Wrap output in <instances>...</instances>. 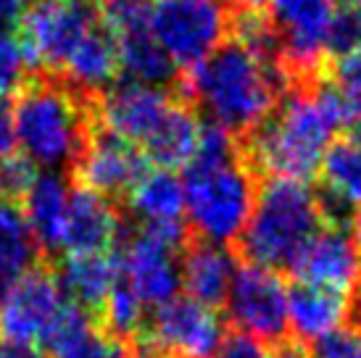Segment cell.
<instances>
[{"instance_id":"obj_18","label":"cell","mask_w":361,"mask_h":358,"mask_svg":"<svg viewBox=\"0 0 361 358\" xmlns=\"http://www.w3.org/2000/svg\"><path fill=\"white\" fill-rule=\"evenodd\" d=\"M353 303L348 295L298 282L288 295V329L298 342H319L348 324Z\"/></svg>"},{"instance_id":"obj_16","label":"cell","mask_w":361,"mask_h":358,"mask_svg":"<svg viewBox=\"0 0 361 358\" xmlns=\"http://www.w3.org/2000/svg\"><path fill=\"white\" fill-rule=\"evenodd\" d=\"M119 214L109 198L85 187L69 192V209L63 224L61 248L69 256L80 253H111V245L119 237Z\"/></svg>"},{"instance_id":"obj_10","label":"cell","mask_w":361,"mask_h":358,"mask_svg":"<svg viewBox=\"0 0 361 358\" xmlns=\"http://www.w3.org/2000/svg\"><path fill=\"white\" fill-rule=\"evenodd\" d=\"M288 295L290 288L280 271L245 264L235 271L224 306L238 332H245L267 345L280 342L288 335Z\"/></svg>"},{"instance_id":"obj_31","label":"cell","mask_w":361,"mask_h":358,"mask_svg":"<svg viewBox=\"0 0 361 358\" xmlns=\"http://www.w3.org/2000/svg\"><path fill=\"white\" fill-rule=\"evenodd\" d=\"M353 50H361V19L353 11L338 8V16L332 21L327 53L338 58V56H345V53H353Z\"/></svg>"},{"instance_id":"obj_13","label":"cell","mask_w":361,"mask_h":358,"mask_svg":"<svg viewBox=\"0 0 361 358\" xmlns=\"http://www.w3.org/2000/svg\"><path fill=\"white\" fill-rule=\"evenodd\" d=\"M180 100L164 87H148L124 82L106 90L92 103V119L111 135L127 140L140 153L164 130Z\"/></svg>"},{"instance_id":"obj_26","label":"cell","mask_w":361,"mask_h":358,"mask_svg":"<svg viewBox=\"0 0 361 358\" xmlns=\"http://www.w3.org/2000/svg\"><path fill=\"white\" fill-rule=\"evenodd\" d=\"M37 261V242L32 237L19 203L0 198V298L19 282Z\"/></svg>"},{"instance_id":"obj_27","label":"cell","mask_w":361,"mask_h":358,"mask_svg":"<svg viewBox=\"0 0 361 358\" xmlns=\"http://www.w3.org/2000/svg\"><path fill=\"white\" fill-rule=\"evenodd\" d=\"M32 71L35 66L19 32L0 30V98L19 92L30 82Z\"/></svg>"},{"instance_id":"obj_23","label":"cell","mask_w":361,"mask_h":358,"mask_svg":"<svg viewBox=\"0 0 361 358\" xmlns=\"http://www.w3.org/2000/svg\"><path fill=\"white\" fill-rule=\"evenodd\" d=\"M61 74L66 77L69 87L92 98L103 95L106 87L114 85L119 74V56H116V42L101 21L85 35V40L69 56Z\"/></svg>"},{"instance_id":"obj_17","label":"cell","mask_w":361,"mask_h":358,"mask_svg":"<svg viewBox=\"0 0 361 358\" xmlns=\"http://www.w3.org/2000/svg\"><path fill=\"white\" fill-rule=\"evenodd\" d=\"M322 209L327 224L341 227V216L361 206V124L348 137L332 142L322 161Z\"/></svg>"},{"instance_id":"obj_41","label":"cell","mask_w":361,"mask_h":358,"mask_svg":"<svg viewBox=\"0 0 361 358\" xmlns=\"http://www.w3.org/2000/svg\"><path fill=\"white\" fill-rule=\"evenodd\" d=\"M82 3H92V6H95V3H98V0H82Z\"/></svg>"},{"instance_id":"obj_9","label":"cell","mask_w":361,"mask_h":358,"mask_svg":"<svg viewBox=\"0 0 361 358\" xmlns=\"http://www.w3.org/2000/svg\"><path fill=\"white\" fill-rule=\"evenodd\" d=\"M101 21L92 3L82 0H37L21 19V40L35 69H48L56 77L85 35Z\"/></svg>"},{"instance_id":"obj_14","label":"cell","mask_w":361,"mask_h":358,"mask_svg":"<svg viewBox=\"0 0 361 358\" xmlns=\"http://www.w3.org/2000/svg\"><path fill=\"white\" fill-rule=\"evenodd\" d=\"M74 182L77 187L92 190L103 198L130 195L137 179L148 171V161L127 140L111 135L109 130L92 121V132L80 159L74 161Z\"/></svg>"},{"instance_id":"obj_36","label":"cell","mask_w":361,"mask_h":358,"mask_svg":"<svg viewBox=\"0 0 361 358\" xmlns=\"http://www.w3.org/2000/svg\"><path fill=\"white\" fill-rule=\"evenodd\" d=\"M0 358H45L37 345H24L13 340H0Z\"/></svg>"},{"instance_id":"obj_15","label":"cell","mask_w":361,"mask_h":358,"mask_svg":"<svg viewBox=\"0 0 361 358\" xmlns=\"http://www.w3.org/2000/svg\"><path fill=\"white\" fill-rule=\"evenodd\" d=\"M290 268L303 285L332 290L348 298L361 288V256L345 227L338 224H324Z\"/></svg>"},{"instance_id":"obj_39","label":"cell","mask_w":361,"mask_h":358,"mask_svg":"<svg viewBox=\"0 0 361 358\" xmlns=\"http://www.w3.org/2000/svg\"><path fill=\"white\" fill-rule=\"evenodd\" d=\"M243 6H245V8L248 11H259L261 6H267V3H271V0H240Z\"/></svg>"},{"instance_id":"obj_21","label":"cell","mask_w":361,"mask_h":358,"mask_svg":"<svg viewBox=\"0 0 361 358\" xmlns=\"http://www.w3.org/2000/svg\"><path fill=\"white\" fill-rule=\"evenodd\" d=\"M45 345L51 358H135L127 342L95 324L87 311L66 306Z\"/></svg>"},{"instance_id":"obj_7","label":"cell","mask_w":361,"mask_h":358,"mask_svg":"<svg viewBox=\"0 0 361 358\" xmlns=\"http://www.w3.org/2000/svg\"><path fill=\"white\" fill-rule=\"evenodd\" d=\"M224 335V321L216 309L190 298H174L156 309L142 327L135 358H214Z\"/></svg>"},{"instance_id":"obj_32","label":"cell","mask_w":361,"mask_h":358,"mask_svg":"<svg viewBox=\"0 0 361 358\" xmlns=\"http://www.w3.org/2000/svg\"><path fill=\"white\" fill-rule=\"evenodd\" d=\"M330 82L345 92L361 95V50L338 56L330 66Z\"/></svg>"},{"instance_id":"obj_24","label":"cell","mask_w":361,"mask_h":358,"mask_svg":"<svg viewBox=\"0 0 361 358\" xmlns=\"http://www.w3.org/2000/svg\"><path fill=\"white\" fill-rule=\"evenodd\" d=\"M130 211L151 229L182 227L185 216V187L182 179L169 169H148L127 195Z\"/></svg>"},{"instance_id":"obj_6","label":"cell","mask_w":361,"mask_h":358,"mask_svg":"<svg viewBox=\"0 0 361 358\" xmlns=\"http://www.w3.org/2000/svg\"><path fill=\"white\" fill-rule=\"evenodd\" d=\"M232 30L227 0H153L151 32L174 66H195Z\"/></svg>"},{"instance_id":"obj_30","label":"cell","mask_w":361,"mask_h":358,"mask_svg":"<svg viewBox=\"0 0 361 358\" xmlns=\"http://www.w3.org/2000/svg\"><path fill=\"white\" fill-rule=\"evenodd\" d=\"M311 358H361V324H345L314 342Z\"/></svg>"},{"instance_id":"obj_3","label":"cell","mask_w":361,"mask_h":358,"mask_svg":"<svg viewBox=\"0 0 361 358\" xmlns=\"http://www.w3.org/2000/svg\"><path fill=\"white\" fill-rule=\"evenodd\" d=\"M335 132L338 127L317 92L293 90L277 103L269 119L251 132L248 159L253 166L271 174V179L306 182L319 174Z\"/></svg>"},{"instance_id":"obj_22","label":"cell","mask_w":361,"mask_h":358,"mask_svg":"<svg viewBox=\"0 0 361 358\" xmlns=\"http://www.w3.org/2000/svg\"><path fill=\"white\" fill-rule=\"evenodd\" d=\"M69 185L59 171H40L24 195V219L35 242L48 253L61 250L66 209H69Z\"/></svg>"},{"instance_id":"obj_11","label":"cell","mask_w":361,"mask_h":358,"mask_svg":"<svg viewBox=\"0 0 361 358\" xmlns=\"http://www.w3.org/2000/svg\"><path fill=\"white\" fill-rule=\"evenodd\" d=\"M338 0H271L269 21L280 40L282 66L288 74L319 71L327 53Z\"/></svg>"},{"instance_id":"obj_8","label":"cell","mask_w":361,"mask_h":358,"mask_svg":"<svg viewBox=\"0 0 361 358\" xmlns=\"http://www.w3.org/2000/svg\"><path fill=\"white\" fill-rule=\"evenodd\" d=\"M185 242V227L151 229L140 227L121 253V282L142 306L161 309L180 298L182 271L180 245Z\"/></svg>"},{"instance_id":"obj_20","label":"cell","mask_w":361,"mask_h":358,"mask_svg":"<svg viewBox=\"0 0 361 358\" xmlns=\"http://www.w3.org/2000/svg\"><path fill=\"white\" fill-rule=\"evenodd\" d=\"M180 271L182 290L188 292V298L201 306L216 309L227 300V292L238 271V259L224 245L195 242L180 259Z\"/></svg>"},{"instance_id":"obj_1","label":"cell","mask_w":361,"mask_h":358,"mask_svg":"<svg viewBox=\"0 0 361 358\" xmlns=\"http://www.w3.org/2000/svg\"><path fill=\"white\" fill-rule=\"evenodd\" d=\"M288 77L282 66L264 63L232 40L190 66L182 90L214 127L235 137L251 135L269 119Z\"/></svg>"},{"instance_id":"obj_12","label":"cell","mask_w":361,"mask_h":358,"mask_svg":"<svg viewBox=\"0 0 361 358\" xmlns=\"http://www.w3.org/2000/svg\"><path fill=\"white\" fill-rule=\"evenodd\" d=\"M66 306L69 300L56 279V271L35 264L0 298V340L24 345L45 342Z\"/></svg>"},{"instance_id":"obj_29","label":"cell","mask_w":361,"mask_h":358,"mask_svg":"<svg viewBox=\"0 0 361 358\" xmlns=\"http://www.w3.org/2000/svg\"><path fill=\"white\" fill-rule=\"evenodd\" d=\"M37 171L24 156H11L0 161V198L11 203H21L30 192Z\"/></svg>"},{"instance_id":"obj_37","label":"cell","mask_w":361,"mask_h":358,"mask_svg":"<svg viewBox=\"0 0 361 358\" xmlns=\"http://www.w3.org/2000/svg\"><path fill=\"white\" fill-rule=\"evenodd\" d=\"M351 240H353V245H356V250H359V256H361V206H356V209L351 211Z\"/></svg>"},{"instance_id":"obj_34","label":"cell","mask_w":361,"mask_h":358,"mask_svg":"<svg viewBox=\"0 0 361 358\" xmlns=\"http://www.w3.org/2000/svg\"><path fill=\"white\" fill-rule=\"evenodd\" d=\"M16 127H13V106L8 98H0V161L16 156Z\"/></svg>"},{"instance_id":"obj_40","label":"cell","mask_w":361,"mask_h":358,"mask_svg":"<svg viewBox=\"0 0 361 358\" xmlns=\"http://www.w3.org/2000/svg\"><path fill=\"white\" fill-rule=\"evenodd\" d=\"M343 3H348V11H353L361 19V0H343Z\"/></svg>"},{"instance_id":"obj_2","label":"cell","mask_w":361,"mask_h":358,"mask_svg":"<svg viewBox=\"0 0 361 358\" xmlns=\"http://www.w3.org/2000/svg\"><path fill=\"white\" fill-rule=\"evenodd\" d=\"M92 103L59 77L35 74L16 92V145L32 166L59 171L74 166L92 132Z\"/></svg>"},{"instance_id":"obj_19","label":"cell","mask_w":361,"mask_h":358,"mask_svg":"<svg viewBox=\"0 0 361 358\" xmlns=\"http://www.w3.org/2000/svg\"><path fill=\"white\" fill-rule=\"evenodd\" d=\"M63 295L82 311H103L109 295L121 282L119 256L114 253H80L66 256L56 271Z\"/></svg>"},{"instance_id":"obj_25","label":"cell","mask_w":361,"mask_h":358,"mask_svg":"<svg viewBox=\"0 0 361 358\" xmlns=\"http://www.w3.org/2000/svg\"><path fill=\"white\" fill-rule=\"evenodd\" d=\"M116 42V56H119V69L130 77L135 85H148V87H164L174 80L177 66L164 53L151 32V24L135 27V30L111 35Z\"/></svg>"},{"instance_id":"obj_33","label":"cell","mask_w":361,"mask_h":358,"mask_svg":"<svg viewBox=\"0 0 361 358\" xmlns=\"http://www.w3.org/2000/svg\"><path fill=\"white\" fill-rule=\"evenodd\" d=\"M214 358H269V350L261 340L245 335V332H227Z\"/></svg>"},{"instance_id":"obj_35","label":"cell","mask_w":361,"mask_h":358,"mask_svg":"<svg viewBox=\"0 0 361 358\" xmlns=\"http://www.w3.org/2000/svg\"><path fill=\"white\" fill-rule=\"evenodd\" d=\"M37 0H0V30H11L19 24Z\"/></svg>"},{"instance_id":"obj_38","label":"cell","mask_w":361,"mask_h":358,"mask_svg":"<svg viewBox=\"0 0 361 358\" xmlns=\"http://www.w3.org/2000/svg\"><path fill=\"white\" fill-rule=\"evenodd\" d=\"M269 358H309V356H306L298 345H282V348L274 350Z\"/></svg>"},{"instance_id":"obj_5","label":"cell","mask_w":361,"mask_h":358,"mask_svg":"<svg viewBox=\"0 0 361 358\" xmlns=\"http://www.w3.org/2000/svg\"><path fill=\"white\" fill-rule=\"evenodd\" d=\"M182 187L185 216L201 242L227 248L240 240L259 195L253 169L240 156L216 163L192 161L185 166Z\"/></svg>"},{"instance_id":"obj_28","label":"cell","mask_w":361,"mask_h":358,"mask_svg":"<svg viewBox=\"0 0 361 358\" xmlns=\"http://www.w3.org/2000/svg\"><path fill=\"white\" fill-rule=\"evenodd\" d=\"M103 319L109 324V332L116 338H137L145 327V306L135 298V292L119 282L103 306Z\"/></svg>"},{"instance_id":"obj_4","label":"cell","mask_w":361,"mask_h":358,"mask_svg":"<svg viewBox=\"0 0 361 358\" xmlns=\"http://www.w3.org/2000/svg\"><path fill=\"white\" fill-rule=\"evenodd\" d=\"M327 224L319 192L295 179H269L259 187L240 250L253 266L290 268L301 250Z\"/></svg>"}]
</instances>
